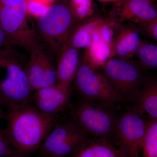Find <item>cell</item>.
Instances as JSON below:
<instances>
[{
    "label": "cell",
    "mask_w": 157,
    "mask_h": 157,
    "mask_svg": "<svg viewBox=\"0 0 157 157\" xmlns=\"http://www.w3.org/2000/svg\"><path fill=\"white\" fill-rule=\"evenodd\" d=\"M5 135L16 151L23 155L39 149L55 124L54 117L45 115L31 103L6 115Z\"/></svg>",
    "instance_id": "6da1fadb"
},
{
    "label": "cell",
    "mask_w": 157,
    "mask_h": 157,
    "mask_svg": "<svg viewBox=\"0 0 157 157\" xmlns=\"http://www.w3.org/2000/svg\"><path fill=\"white\" fill-rule=\"evenodd\" d=\"M21 59L11 46L0 48V104L8 111L32 101L33 91Z\"/></svg>",
    "instance_id": "7a4b0ae2"
},
{
    "label": "cell",
    "mask_w": 157,
    "mask_h": 157,
    "mask_svg": "<svg viewBox=\"0 0 157 157\" xmlns=\"http://www.w3.org/2000/svg\"><path fill=\"white\" fill-rule=\"evenodd\" d=\"M80 20L67 4L57 3L46 9L37 20V34L49 49L57 55L70 44L74 32L80 24Z\"/></svg>",
    "instance_id": "3957f363"
},
{
    "label": "cell",
    "mask_w": 157,
    "mask_h": 157,
    "mask_svg": "<svg viewBox=\"0 0 157 157\" xmlns=\"http://www.w3.org/2000/svg\"><path fill=\"white\" fill-rule=\"evenodd\" d=\"M122 101H131L147 77L139 64L131 59L110 58L99 70Z\"/></svg>",
    "instance_id": "277c9868"
},
{
    "label": "cell",
    "mask_w": 157,
    "mask_h": 157,
    "mask_svg": "<svg viewBox=\"0 0 157 157\" xmlns=\"http://www.w3.org/2000/svg\"><path fill=\"white\" fill-rule=\"evenodd\" d=\"M113 106L84 100L72 110V120L91 137L109 139L117 116Z\"/></svg>",
    "instance_id": "5b68a950"
},
{
    "label": "cell",
    "mask_w": 157,
    "mask_h": 157,
    "mask_svg": "<svg viewBox=\"0 0 157 157\" xmlns=\"http://www.w3.org/2000/svg\"><path fill=\"white\" fill-rule=\"evenodd\" d=\"M133 108L117 116L111 137L128 157H140L149 119Z\"/></svg>",
    "instance_id": "8992f818"
},
{
    "label": "cell",
    "mask_w": 157,
    "mask_h": 157,
    "mask_svg": "<svg viewBox=\"0 0 157 157\" xmlns=\"http://www.w3.org/2000/svg\"><path fill=\"white\" fill-rule=\"evenodd\" d=\"M73 81L76 89L84 100L112 106L122 101L104 75L93 67L84 56L81 57Z\"/></svg>",
    "instance_id": "52a82bcc"
},
{
    "label": "cell",
    "mask_w": 157,
    "mask_h": 157,
    "mask_svg": "<svg viewBox=\"0 0 157 157\" xmlns=\"http://www.w3.org/2000/svg\"><path fill=\"white\" fill-rule=\"evenodd\" d=\"M0 25L11 45L21 46L29 51L38 46L36 33L28 22L26 0L1 8Z\"/></svg>",
    "instance_id": "ba28073f"
},
{
    "label": "cell",
    "mask_w": 157,
    "mask_h": 157,
    "mask_svg": "<svg viewBox=\"0 0 157 157\" xmlns=\"http://www.w3.org/2000/svg\"><path fill=\"white\" fill-rule=\"evenodd\" d=\"M88 136L72 120L55 123L38 149L47 157L70 156Z\"/></svg>",
    "instance_id": "9c48e42d"
},
{
    "label": "cell",
    "mask_w": 157,
    "mask_h": 157,
    "mask_svg": "<svg viewBox=\"0 0 157 157\" xmlns=\"http://www.w3.org/2000/svg\"><path fill=\"white\" fill-rule=\"evenodd\" d=\"M157 17L153 0H121L115 2L108 21L114 26L127 21L136 24Z\"/></svg>",
    "instance_id": "30bf717a"
},
{
    "label": "cell",
    "mask_w": 157,
    "mask_h": 157,
    "mask_svg": "<svg viewBox=\"0 0 157 157\" xmlns=\"http://www.w3.org/2000/svg\"><path fill=\"white\" fill-rule=\"evenodd\" d=\"M113 27L110 58L131 59L135 56L141 41L138 27L134 23L125 22Z\"/></svg>",
    "instance_id": "8fae6325"
},
{
    "label": "cell",
    "mask_w": 157,
    "mask_h": 157,
    "mask_svg": "<svg viewBox=\"0 0 157 157\" xmlns=\"http://www.w3.org/2000/svg\"><path fill=\"white\" fill-rule=\"evenodd\" d=\"M71 96L72 90L70 87H62L56 84L35 91L32 101L39 111L54 117L69 104Z\"/></svg>",
    "instance_id": "7c38bea8"
},
{
    "label": "cell",
    "mask_w": 157,
    "mask_h": 157,
    "mask_svg": "<svg viewBox=\"0 0 157 157\" xmlns=\"http://www.w3.org/2000/svg\"><path fill=\"white\" fill-rule=\"evenodd\" d=\"M79 49L68 45L57 55V80L59 86L70 88L74 81L81 59Z\"/></svg>",
    "instance_id": "4fadbf2b"
},
{
    "label": "cell",
    "mask_w": 157,
    "mask_h": 157,
    "mask_svg": "<svg viewBox=\"0 0 157 157\" xmlns=\"http://www.w3.org/2000/svg\"><path fill=\"white\" fill-rule=\"evenodd\" d=\"M70 157H128L110 139L89 136Z\"/></svg>",
    "instance_id": "5bb4252c"
},
{
    "label": "cell",
    "mask_w": 157,
    "mask_h": 157,
    "mask_svg": "<svg viewBox=\"0 0 157 157\" xmlns=\"http://www.w3.org/2000/svg\"><path fill=\"white\" fill-rule=\"evenodd\" d=\"M134 108L152 120H157V82L147 77L132 98Z\"/></svg>",
    "instance_id": "9a60e30c"
},
{
    "label": "cell",
    "mask_w": 157,
    "mask_h": 157,
    "mask_svg": "<svg viewBox=\"0 0 157 157\" xmlns=\"http://www.w3.org/2000/svg\"><path fill=\"white\" fill-rule=\"evenodd\" d=\"M39 46L29 51L30 57L25 70L33 91L49 86L46 70L39 56Z\"/></svg>",
    "instance_id": "2e32d148"
},
{
    "label": "cell",
    "mask_w": 157,
    "mask_h": 157,
    "mask_svg": "<svg viewBox=\"0 0 157 157\" xmlns=\"http://www.w3.org/2000/svg\"><path fill=\"white\" fill-rule=\"evenodd\" d=\"M83 56L93 67L100 70L110 58V48L100 39L93 40Z\"/></svg>",
    "instance_id": "e0dca14e"
},
{
    "label": "cell",
    "mask_w": 157,
    "mask_h": 157,
    "mask_svg": "<svg viewBox=\"0 0 157 157\" xmlns=\"http://www.w3.org/2000/svg\"><path fill=\"white\" fill-rule=\"evenodd\" d=\"M101 21V19H93L82 24L80 23L74 32L69 45L78 49L89 46L92 41L93 32Z\"/></svg>",
    "instance_id": "ac0fdd59"
},
{
    "label": "cell",
    "mask_w": 157,
    "mask_h": 157,
    "mask_svg": "<svg viewBox=\"0 0 157 157\" xmlns=\"http://www.w3.org/2000/svg\"><path fill=\"white\" fill-rule=\"evenodd\" d=\"M135 56H137L138 59V63L144 70H152L157 68L156 45L141 40Z\"/></svg>",
    "instance_id": "d6986e66"
},
{
    "label": "cell",
    "mask_w": 157,
    "mask_h": 157,
    "mask_svg": "<svg viewBox=\"0 0 157 157\" xmlns=\"http://www.w3.org/2000/svg\"><path fill=\"white\" fill-rule=\"evenodd\" d=\"M141 149L143 157H157V120L149 121Z\"/></svg>",
    "instance_id": "ffe728a7"
},
{
    "label": "cell",
    "mask_w": 157,
    "mask_h": 157,
    "mask_svg": "<svg viewBox=\"0 0 157 157\" xmlns=\"http://www.w3.org/2000/svg\"><path fill=\"white\" fill-rule=\"evenodd\" d=\"M140 33L155 41H157V17L149 21L136 24Z\"/></svg>",
    "instance_id": "44dd1931"
},
{
    "label": "cell",
    "mask_w": 157,
    "mask_h": 157,
    "mask_svg": "<svg viewBox=\"0 0 157 157\" xmlns=\"http://www.w3.org/2000/svg\"><path fill=\"white\" fill-rule=\"evenodd\" d=\"M17 152L6 135L0 137V157L13 154Z\"/></svg>",
    "instance_id": "7402d4cb"
},
{
    "label": "cell",
    "mask_w": 157,
    "mask_h": 157,
    "mask_svg": "<svg viewBox=\"0 0 157 157\" xmlns=\"http://www.w3.org/2000/svg\"><path fill=\"white\" fill-rule=\"evenodd\" d=\"M11 46L8 37L0 25V48Z\"/></svg>",
    "instance_id": "603a6c76"
},
{
    "label": "cell",
    "mask_w": 157,
    "mask_h": 157,
    "mask_svg": "<svg viewBox=\"0 0 157 157\" xmlns=\"http://www.w3.org/2000/svg\"><path fill=\"white\" fill-rule=\"evenodd\" d=\"M24 0H0V9L4 6L22 2Z\"/></svg>",
    "instance_id": "cb8c5ba5"
},
{
    "label": "cell",
    "mask_w": 157,
    "mask_h": 157,
    "mask_svg": "<svg viewBox=\"0 0 157 157\" xmlns=\"http://www.w3.org/2000/svg\"><path fill=\"white\" fill-rule=\"evenodd\" d=\"M23 156L24 155L17 152L13 154L9 155L3 156L0 157H23Z\"/></svg>",
    "instance_id": "d4e9b609"
},
{
    "label": "cell",
    "mask_w": 157,
    "mask_h": 157,
    "mask_svg": "<svg viewBox=\"0 0 157 157\" xmlns=\"http://www.w3.org/2000/svg\"><path fill=\"white\" fill-rule=\"evenodd\" d=\"M98 1L104 2H116L121 1V0H98Z\"/></svg>",
    "instance_id": "484cf974"
},
{
    "label": "cell",
    "mask_w": 157,
    "mask_h": 157,
    "mask_svg": "<svg viewBox=\"0 0 157 157\" xmlns=\"http://www.w3.org/2000/svg\"><path fill=\"white\" fill-rule=\"evenodd\" d=\"M3 113L2 109V105L0 104V119L2 117Z\"/></svg>",
    "instance_id": "4316f807"
},
{
    "label": "cell",
    "mask_w": 157,
    "mask_h": 157,
    "mask_svg": "<svg viewBox=\"0 0 157 157\" xmlns=\"http://www.w3.org/2000/svg\"><path fill=\"white\" fill-rule=\"evenodd\" d=\"M5 132H4V130H2L0 129V137L5 135Z\"/></svg>",
    "instance_id": "83f0119b"
}]
</instances>
